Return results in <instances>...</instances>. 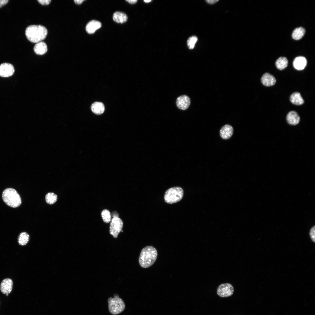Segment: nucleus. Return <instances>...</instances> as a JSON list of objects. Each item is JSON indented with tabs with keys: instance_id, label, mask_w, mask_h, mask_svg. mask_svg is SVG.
<instances>
[{
	"instance_id": "nucleus-6",
	"label": "nucleus",
	"mask_w": 315,
	"mask_h": 315,
	"mask_svg": "<svg viewBox=\"0 0 315 315\" xmlns=\"http://www.w3.org/2000/svg\"><path fill=\"white\" fill-rule=\"evenodd\" d=\"M123 226V223L120 218L119 217L113 218L110 224V233L114 238H117L118 234L122 230Z\"/></svg>"
},
{
	"instance_id": "nucleus-30",
	"label": "nucleus",
	"mask_w": 315,
	"mask_h": 315,
	"mask_svg": "<svg viewBox=\"0 0 315 315\" xmlns=\"http://www.w3.org/2000/svg\"><path fill=\"white\" fill-rule=\"evenodd\" d=\"M111 216L113 218L118 217L119 214L116 211H114L112 213Z\"/></svg>"
},
{
	"instance_id": "nucleus-24",
	"label": "nucleus",
	"mask_w": 315,
	"mask_h": 315,
	"mask_svg": "<svg viewBox=\"0 0 315 315\" xmlns=\"http://www.w3.org/2000/svg\"><path fill=\"white\" fill-rule=\"evenodd\" d=\"M101 216L104 221L106 223H109L111 220L110 212L107 209H104L102 211Z\"/></svg>"
},
{
	"instance_id": "nucleus-14",
	"label": "nucleus",
	"mask_w": 315,
	"mask_h": 315,
	"mask_svg": "<svg viewBox=\"0 0 315 315\" xmlns=\"http://www.w3.org/2000/svg\"><path fill=\"white\" fill-rule=\"evenodd\" d=\"M102 26L101 23L97 21L92 20L89 22L86 26V30L89 34H92Z\"/></svg>"
},
{
	"instance_id": "nucleus-9",
	"label": "nucleus",
	"mask_w": 315,
	"mask_h": 315,
	"mask_svg": "<svg viewBox=\"0 0 315 315\" xmlns=\"http://www.w3.org/2000/svg\"><path fill=\"white\" fill-rule=\"evenodd\" d=\"M190 104V97L186 95H183L178 97L176 100V104L179 109L185 110L188 108Z\"/></svg>"
},
{
	"instance_id": "nucleus-28",
	"label": "nucleus",
	"mask_w": 315,
	"mask_h": 315,
	"mask_svg": "<svg viewBox=\"0 0 315 315\" xmlns=\"http://www.w3.org/2000/svg\"><path fill=\"white\" fill-rule=\"evenodd\" d=\"M8 1V0H0V8L7 4Z\"/></svg>"
},
{
	"instance_id": "nucleus-29",
	"label": "nucleus",
	"mask_w": 315,
	"mask_h": 315,
	"mask_svg": "<svg viewBox=\"0 0 315 315\" xmlns=\"http://www.w3.org/2000/svg\"><path fill=\"white\" fill-rule=\"evenodd\" d=\"M218 1V0H207L206 1V2L209 4H214L215 3H216Z\"/></svg>"
},
{
	"instance_id": "nucleus-5",
	"label": "nucleus",
	"mask_w": 315,
	"mask_h": 315,
	"mask_svg": "<svg viewBox=\"0 0 315 315\" xmlns=\"http://www.w3.org/2000/svg\"><path fill=\"white\" fill-rule=\"evenodd\" d=\"M108 309L112 314L116 315L123 312L125 305L123 300L117 294L114 295V298H109L108 300Z\"/></svg>"
},
{
	"instance_id": "nucleus-1",
	"label": "nucleus",
	"mask_w": 315,
	"mask_h": 315,
	"mask_svg": "<svg viewBox=\"0 0 315 315\" xmlns=\"http://www.w3.org/2000/svg\"><path fill=\"white\" fill-rule=\"evenodd\" d=\"M158 252L156 249L152 246H148L141 250L139 258L140 265L143 268H148L156 261Z\"/></svg>"
},
{
	"instance_id": "nucleus-3",
	"label": "nucleus",
	"mask_w": 315,
	"mask_h": 315,
	"mask_svg": "<svg viewBox=\"0 0 315 315\" xmlns=\"http://www.w3.org/2000/svg\"><path fill=\"white\" fill-rule=\"evenodd\" d=\"M2 197L7 205L13 208L18 207L22 203L20 195L15 189L11 188H7L4 190Z\"/></svg>"
},
{
	"instance_id": "nucleus-16",
	"label": "nucleus",
	"mask_w": 315,
	"mask_h": 315,
	"mask_svg": "<svg viewBox=\"0 0 315 315\" xmlns=\"http://www.w3.org/2000/svg\"><path fill=\"white\" fill-rule=\"evenodd\" d=\"M34 52L38 55H42L47 51V46L44 42L40 41L37 43L34 48Z\"/></svg>"
},
{
	"instance_id": "nucleus-10",
	"label": "nucleus",
	"mask_w": 315,
	"mask_h": 315,
	"mask_svg": "<svg viewBox=\"0 0 315 315\" xmlns=\"http://www.w3.org/2000/svg\"><path fill=\"white\" fill-rule=\"evenodd\" d=\"M13 285V282L10 278H6L1 282L0 289L1 292L4 294H8L11 291Z\"/></svg>"
},
{
	"instance_id": "nucleus-8",
	"label": "nucleus",
	"mask_w": 315,
	"mask_h": 315,
	"mask_svg": "<svg viewBox=\"0 0 315 315\" xmlns=\"http://www.w3.org/2000/svg\"><path fill=\"white\" fill-rule=\"evenodd\" d=\"M15 69L11 64L4 63L0 65V76L7 77L11 76L14 73Z\"/></svg>"
},
{
	"instance_id": "nucleus-31",
	"label": "nucleus",
	"mask_w": 315,
	"mask_h": 315,
	"mask_svg": "<svg viewBox=\"0 0 315 315\" xmlns=\"http://www.w3.org/2000/svg\"><path fill=\"white\" fill-rule=\"evenodd\" d=\"M126 1L128 2L129 3L132 4H135L137 1V0H126Z\"/></svg>"
},
{
	"instance_id": "nucleus-34",
	"label": "nucleus",
	"mask_w": 315,
	"mask_h": 315,
	"mask_svg": "<svg viewBox=\"0 0 315 315\" xmlns=\"http://www.w3.org/2000/svg\"><path fill=\"white\" fill-rule=\"evenodd\" d=\"M8 294H6V296H8Z\"/></svg>"
},
{
	"instance_id": "nucleus-22",
	"label": "nucleus",
	"mask_w": 315,
	"mask_h": 315,
	"mask_svg": "<svg viewBox=\"0 0 315 315\" xmlns=\"http://www.w3.org/2000/svg\"><path fill=\"white\" fill-rule=\"evenodd\" d=\"M288 61L285 57H280L276 61L275 65L276 67L280 70H282L288 65Z\"/></svg>"
},
{
	"instance_id": "nucleus-12",
	"label": "nucleus",
	"mask_w": 315,
	"mask_h": 315,
	"mask_svg": "<svg viewBox=\"0 0 315 315\" xmlns=\"http://www.w3.org/2000/svg\"><path fill=\"white\" fill-rule=\"evenodd\" d=\"M307 64L306 59L303 56H299L295 58L293 61V65L294 68L298 70L303 69Z\"/></svg>"
},
{
	"instance_id": "nucleus-19",
	"label": "nucleus",
	"mask_w": 315,
	"mask_h": 315,
	"mask_svg": "<svg viewBox=\"0 0 315 315\" xmlns=\"http://www.w3.org/2000/svg\"><path fill=\"white\" fill-rule=\"evenodd\" d=\"M127 17L125 13L119 11L115 12L113 15V20L118 23H123L126 22Z\"/></svg>"
},
{
	"instance_id": "nucleus-15",
	"label": "nucleus",
	"mask_w": 315,
	"mask_h": 315,
	"mask_svg": "<svg viewBox=\"0 0 315 315\" xmlns=\"http://www.w3.org/2000/svg\"><path fill=\"white\" fill-rule=\"evenodd\" d=\"M286 120L288 123L290 125H295L299 122L300 117L296 112L291 111L289 112L287 114Z\"/></svg>"
},
{
	"instance_id": "nucleus-20",
	"label": "nucleus",
	"mask_w": 315,
	"mask_h": 315,
	"mask_svg": "<svg viewBox=\"0 0 315 315\" xmlns=\"http://www.w3.org/2000/svg\"><path fill=\"white\" fill-rule=\"evenodd\" d=\"M305 30L303 27H300L297 28L293 31L292 34V38L295 40L300 39L304 35Z\"/></svg>"
},
{
	"instance_id": "nucleus-26",
	"label": "nucleus",
	"mask_w": 315,
	"mask_h": 315,
	"mask_svg": "<svg viewBox=\"0 0 315 315\" xmlns=\"http://www.w3.org/2000/svg\"><path fill=\"white\" fill-rule=\"evenodd\" d=\"M315 226L312 227L311 229L309 232V235L312 241L314 242H315Z\"/></svg>"
},
{
	"instance_id": "nucleus-7",
	"label": "nucleus",
	"mask_w": 315,
	"mask_h": 315,
	"mask_svg": "<svg viewBox=\"0 0 315 315\" xmlns=\"http://www.w3.org/2000/svg\"><path fill=\"white\" fill-rule=\"evenodd\" d=\"M234 288L232 285L229 283L221 284L218 287L217 293L220 297H227L231 296L233 293Z\"/></svg>"
},
{
	"instance_id": "nucleus-13",
	"label": "nucleus",
	"mask_w": 315,
	"mask_h": 315,
	"mask_svg": "<svg viewBox=\"0 0 315 315\" xmlns=\"http://www.w3.org/2000/svg\"><path fill=\"white\" fill-rule=\"evenodd\" d=\"M276 81L274 77L267 73L264 74L261 78L262 83L266 86L273 85L275 84Z\"/></svg>"
},
{
	"instance_id": "nucleus-23",
	"label": "nucleus",
	"mask_w": 315,
	"mask_h": 315,
	"mask_svg": "<svg viewBox=\"0 0 315 315\" xmlns=\"http://www.w3.org/2000/svg\"><path fill=\"white\" fill-rule=\"evenodd\" d=\"M57 195L53 192L47 193L45 197L46 201L47 203L49 204L55 203L57 200Z\"/></svg>"
},
{
	"instance_id": "nucleus-18",
	"label": "nucleus",
	"mask_w": 315,
	"mask_h": 315,
	"mask_svg": "<svg viewBox=\"0 0 315 315\" xmlns=\"http://www.w3.org/2000/svg\"><path fill=\"white\" fill-rule=\"evenodd\" d=\"M290 99L292 103L296 105H301L304 103V100L301 94L298 92H295L292 94L290 97Z\"/></svg>"
},
{
	"instance_id": "nucleus-27",
	"label": "nucleus",
	"mask_w": 315,
	"mask_h": 315,
	"mask_svg": "<svg viewBox=\"0 0 315 315\" xmlns=\"http://www.w3.org/2000/svg\"><path fill=\"white\" fill-rule=\"evenodd\" d=\"M38 1L42 5H48L49 4L51 0H38Z\"/></svg>"
},
{
	"instance_id": "nucleus-32",
	"label": "nucleus",
	"mask_w": 315,
	"mask_h": 315,
	"mask_svg": "<svg viewBox=\"0 0 315 315\" xmlns=\"http://www.w3.org/2000/svg\"><path fill=\"white\" fill-rule=\"evenodd\" d=\"M84 1V0H74V1L75 2L76 4H80L81 3H82L83 2V1Z\"/></svg>"
},
{
	"instance_id": "nucleus-21",
	"label": "nucleus",
	"mask_w": 315,
	"mask_h": 315,
	"mask_svg": "<svg viewBox=\"0 0 315 315\" xmlns=\"http://www.w3.org/2000/svg\"><path fill=\"white\" fill-rule=\"evenodd\" d=\"M29 239V234L26 232H22L19 235L18 241L20 245L24 246L27 244Z\"/></svg>"
},
{
	"instance_id": "nucleus-17",
	"label": "nucleus",
	"mask_w": 315,
	"mask_h": 315,
	"mask_svg": "<svg viewBox=\"0 0 315 315\" xmlns=\"http://www.w3.org/2000/svg\"><path fill=\"white\" fill-rule=\"evenodd\" d=\"M91 109L95 114L99 115L104 112L105 107L103 104L99 102H95L93 103L91 106Z\"/></svg>"
},
{
	"instance_id": "nucleus-33",
	"label": "nucleus",
	"mask_w": 315,
	"mask_h": 315,
	"mask_svg": "<svg viewBox=\"0 0 315 315\" xmlns=\"http://www.w3.org/2000/svg\"><path fill=\"white\" fill-rule=\"evenodd\" d=\"M151 1V0H144V1L146 3L149 2Z\"/></svg>"
},
{
	"instance_id": "nucleus-25",
	"label": "nucleus",
	"mask_w": 315,
	"mask_h": 315,
	"mask_svg": "<svg viewBox=\"0 0 315 315\" xmlns=\"http://www.w3.org/2000/svg\"><path fill=\"white\" fill-rule=\"evenodd\" d=\"M197 40V37L195 36L190 37L187 41V45L188 48L190 49H193Z\"/></svg>"
},
{
	"instance_id": "nucleus-2",
	"label": "nucleus",
	"mask_w": 315,
	"mask_h": 315,
	"mask_svg": "<svg viewBox=\"0 0 315 315\" xmlns=\"http://www.w3.org/2000/svg\"><path fill=\"white\" fill-rule=\"evenodd\" d=\"M25 35L27 39L32 43L40 42L45 39L47 36L48 31L46 28L41 25H31L28 26L25 30Z\"/></svg>"
},
{
	"instance_id": "nucleus-11",
	"label": "nucleus",
	"mask_w": 315,
	"mask_h": 315,
	"mask_svg": "<svg viewBox=\"0 0 315 315\" xmlns=\"http://www.w3.org/2000/svg\"><path fill=\"white\" fill-rule=\"evenodd\" d=\"M233 129L230 125L226 124L223 126L220 129V134L221 137L224 139H228L232 136Z\"/></svg>"
},
{
	"instance_id": "nucleus-4",
	"label": "nucleus",
	"mask_w": 315,
	"mask_h": 315,
	"mask_svg": "<svg viewBox=\"0 0 315 315\" xmlns=\"http://www.w3.org/2000/svg\"><path fill=\"white\" fill-rule=\"evenodd\" d=\"M183 194V190L181 187L176 186L171 188L165 192L164 201L169 204L176 203L182 199Z\"/></svg>"
}]
</instances>
